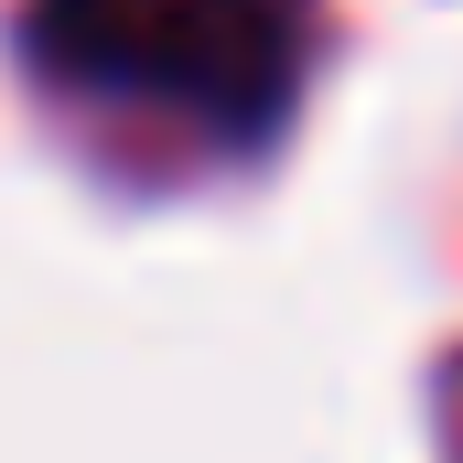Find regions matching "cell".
<instances>
[{
    "instance_id": "cell-1",
    "label": "cell",
    "mask_w": 463,
    "mask_h": 463,
    "mask_svg": "<svg viewBox=\"0 0 463 463\" xmlns=\"http://www.w3.org/2000/svg\"><path fill=\"white\" fill-rule=\"evenodd\" d=\"M33 54L118 109H162L216 140H259L291 109L280 0H33Z\"/></svg>"
}]
</instances>
